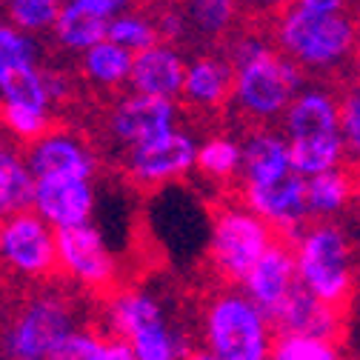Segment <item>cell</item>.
Listing matches in <instances>:
<instances>
[{"label":"cell","mask_w":360,"mask_h":360,"mask_svg":"<svg viewBox=\"0 0 360 360\" xmlns=\"http://www.w3.org/2000/svg\"><path fill=\"white\" fill-rule=\"evenodd\" d=\"M229 63L235 69L232 101L246 117L257 123L283 117L295 95L306 86L303 69L260 34L238 37Z\"/></svg>","instance_id":"cell-1"},{"label":"cell","mask_w":360,"mask_h":360,"mask_svg":"<svg viewBox=\"0 0 360 360\" xmlns=\"http://www.w3.org/2000/svg\"><path fill=\"white\" fill-rule=\"evenodd\" d=\"M106 335L123 340L134 360H184L192 352L189 335L177 329L160 295L126 286L106 295Z\"/></svg>","instance_id":"cell-2"},{"label":"cell","mask_w":360,"mask_h":360,"mask_svg":"<svg viewBox=\"0 0 360 360\" xmlns=\"http://www.w3.org/2000/svg\"><path fill=\"white\" fill-rule=\"evenodd\" d=\"M297 283L323 306L343 311L357 295L354 249L343 226L335 220H314L295 240Z\"/></svg>","instance_id":"cell-3"},{"label":"cell","mask_w":360,"mask_h":360,"mask_svg":"<svg viewBox=\"0 0 360 360\" xmlns=\"http://www.w3.org/2000/svg\"><path fill=\"white\" fill-rule=\"evenodd\" d=\"M357 18L349 12H314L306 6H289L275 20L278 52L295 60L300 69L326 75L354 58Z\"/></svg>","instance_id":"cell-4"},{"label":"cell","mask_w":360,"mask_h":360,"mask_svg":"<svg viewBox=\"0 0 360 360\" xmlns=\"http://www.w3.org/2000/svg\"><path fill=\"white\" fill-rule=\"evenodd\" d=\"M200 340L217 360H272V321L235 286L217 289L200 314Z\"/></svg>","instance_id":"cell-5"},{"label":"cell","mask_w":360,"mask_h":360,"mask_svg":"<svg viewBox=\"0 0 360 360\" xmlns=\"http://www.w3.org/2000/svg\"><path fill=\"white\" fill-rule=\"evenodd\" d=\"M77 329H83L77 297L63 289H40L12 314L4 354L6 360H55Z\"/></svg>","instance_id":"cell-6"},{"label":"cell","mask_w":360,"mask_h":360,"mask_svg":"<svg viewBox=\"0 0 360 360\" xmlns=\"http://www.w3.org/2000/svg\"><path fill=\"white\" fill-rule=\"evenodd\" d=\"M278 240L269 223H263L243 203H229L214 212L209 229V263L223 283H243L252 266Z\"/></svg>","instance_id":"cell-7"},{"label":"cell","mask_w":360,"mask_h":360,"mask_svg":"<svg viewBox=\"0 0 360 360\" xmlns=\"http://www.w3.org/2000/svg\"><path fill=\"white\" fill-rule=\"evenodd\" d=\"M0 263L23 281H49L58 272L55 229L32 209L0 220Z\"/></svg>","instance_id":"cell-8"},{"label":"cell","mask_w":360,"mask_h":360,"mask_svg":"<svg viewBox=\"0 0 360 360\" xmlns=\"http://www.w3.org/2000/svg\"><path fill=\"white\" fill-rule=\"evenodd\" d=\"M55 243H58V272L69 283L101 295L115 292L117 257L95 223L55 232Z\"/></svg>","instance_id":"cell-9"},{"label":"cell","mask_w":360,"mask_h":360,"mask_svg":"<svg viewBox=\"0 0 360 360\" xmlns=\"http://www.w3.org/2000/svg\"><path fill=\"white\" fill-rule=\"evenodd\" d=\"M240 198L243 206L269 223L281 240L292 243L306 229V180L295 172L263 186H240Z\"/></svg>","instance_id":"cell-10"},{"label":"cell","mask_w":360,"mask_h":360,"mask_svg":"<svg viewBox=\"0 0 360 360\" xmlns=\"http://www.w3.org/2000/svg\"><path fill=\"white\" fill-rule=\"evenodd\" d=\"M198 143L189 131L174 129L163 138L126 149V174L141 186H163L195 169Z\"/></svg>","instance_id":"cell-11"},{"label":"cell","mask_w":360,"mask_h":360,"mask_svg":"<svg viewBox=\"0 0 360 360\" xmlns=\"http://www.w3.org/2000/svg\"><path fill=\"white\" fill-rule=\"evenodd\" d=\"M32 212L43 217L55 232L75 229L92 223L95 214V189L92 180L80 177H37Z\"/></svg>","instance_id":"cell-12"},{"label":"cell","mask_w":360,"mask_h":360,"mask_svg":"<svg viewBox=\"0 0 360 360\" xmlns=\"http://www.w3.org/2000/svg\"><path fill=\"white\" fill-rule=\"evenodd\" d=\"M177 106L174 101L149 98V95H126L109 112V131L126 146H143L163 134L174 131L177 126Z\"/></svg>","instance_id":"cell-13"},{"label":"cell","mask_w":360,"mask_h":360,"mask_svg":"<svg viewBox=\"0 0 360 360\" xmlns=\"http://www.w3.org/2000/svg\"><path fill=\"white\" fill-rule=\"evenodd\" d=\"M297 266H295V252L289 240H275L266 249V255L252 266V272L243 278L238 286L269 321L275 318V311L289 300V295L297 289Z\"/></svg>","instance_id":"cell-14"},{"label":"cell","mask_w":360,"mask_h":360,"mask_svg":"<svg viewBox=\"0 0 360 360\" xmlns=\"http://www.w3.org/2000/svg\"><path fill=\"white\" fill-rule=\"evenodd\" d=\"M29 172L37 177H80L92 180L98 172V158L95 152L83 143V138L72 131H49L40 141L29 146L23 155Z\"/></svg>","instance_id":"cell-15"},{"label":"cell","mask_w":360,"mask_h":360,"mask_svg":"<svg viewBox=\"0 0 360 360\" xmlns=\"http://www.w3.org/2000/svg\"><path fill=\"white\" fill-rule=\"evenodd\" d=\"M186 58L169 43H155L131 58L129 89L134 95H149L163 101H177L184 95L186 80Z\"/></svg>","instance_id":"cell-16"},{"label":"cell","mask_w":360,"mask_h":360,"mask_svg":"<svg viewBox=\"0 0 360 360\" xmlns=\"http://www.w3.org/2000/svg\"><path fill=\"white\" fill-rule=\"evenodd\" d=\"M283 138H314L340 131V98L326 86H303L283 112Z\"/></svg>","instance_id":"cell-17"},{"label":"cell","mask_w":360,"mask_h":360,"mask_svg":"<svg viewBox=\"0 0 360 360\" xmlns=\"http://www.w3.org/2000/svg\"><path fill=\"white\" fill-rule=\"evenodd\" d=\"M272 329L278 335H309V338H340L343 318L340 311L323 306L321 300H314L303 286H297L289 300L275 311Z\"/></svg>","instance_id":"cell-18"},{"label":"cell","mask_w":360,"mask_h":360,"mask_svg":"<svg viewBox=\"0 0 360 360\" xmlns=\"http://www.w3.org/2000/svg\"><path fill=\"white\" fill-rule=\"evenodd\" d=\"M240 149H243L240 186H263L292 172L289 141L283 138V131L257 129L240 143Z\"/></svg>","instance_id":"cell-19"},{"label":"cell","mask_w":360,"mask_h":360,"mask_svg":"<svg viewBox=\"0 0 360 360\" xmlns=\"http://www.w3.org/2000/svg\"><path fill=\"white\" fill-rule=\"evenodd\" d=\"M232 80L235 69L226 58L200 55L186 63V80L180 98L198 109H217L232 98Z\"/></svg>","instance_id":"cell-20"},{"label":"cell","mask_w":360,"mask_h":360,"mask_svg":"<svg viewBox=\"0 0 360 360\" xmlns=\"http://www.w3.org/2000/svg\"><path fill=\"white\" fill-rule=\"evenodd\" d=\"M354 200V174L346 166L306 180V212L311 220H332Z\"/></svg>","instance_id":"cell-21"},{"label":"cell","mask_w":360,"mask_h":360,"mask_svg":"<svg viewBox=\"0 0 360 360\" xmlns=\"http://www.w3.org/2000/svg\"><path fill=\"white\" fill-rule=\"evenodd\" d=\"M106 26H109V18L92 12L89 6H83L80 0H66L52 32H55V40L66 52L83 55L106 40Z\"/></svg>","instance_id":"cell-22"},{"label":"cell","mask_w":360,"mask_h":360,"mask_svg":"<svg viewBox=\"0 0 360 360\" xmlns=\"http://www.w3.org/2000/svg\"><path fill=\"white\" fill-rule=\"evenodd\" d=\"M32 195L34 174L29 172L26 158L9 143H0V220L32 209Z\"/></svg>","instance_id":"cell-23"},{"label":"cell","mask_w":360,"mask_h":360,"mask_svg":"<svg viewBox=\"0 0 360 360\" xmlns=\"http://www.w3.org/2000/svg\"><path fill=\"white\" fill-rule=\"evenodd\" d=\"M289 160H292V172L300 174L303 180H309V177H314V174H323V172H329V169L343 166V160H346V146H343L340 131L289 141Z\"/></svg>","instance_id":"cell-24"},{"label":"cell","mask_w":360,"mask_h":360,"mask_svg":"<svg viewBox=\"0 0 360 360\" xmlns=\"http://www.w3.org/2000/svg\"><path fill=\"white\" fill-rule=\"evenodd\" d=\"M131 58H134L131 52L103 40L80 55V72L89 83H95L101 89H120L123 83H129Z\"/></svg>","instance_id":"cell-25"},{"label":"cell","mask_w":360,"mask_h":360,"mask_svg":"<svg viewBox=\"0 0 360 360\" xmlns=\"http://www.w3.org/2000/svg\"><path fill=\"white\" fill-rule=\"evenodd\" d=\"M0 103L18 106H43L49 109L46 92V72L37 69V63H15L0 72Z\"/></svg>","instance_id":"cell-26"},{"label":"cell","mask_w":360,"mask_h":360,"mask_svg":"<svg viewBox=\"0 0 360 360\" xmlns=\"http://www.w3.org/2000/svg\"><path fill=\"white\" fill-rule=\"evenodd\" d=\"M240 163H243V149L232 134H212L209 141L198 146L195 169L212 180H220V184L240 174Z\"/></svg>","instance_id":"cell-27"},{"label":"cell","mask_w":360,"mask_h":360,"mask_svg":"<svg viewBox=\"0 0 360 360\" xmlns=\"http://www.w3.org/2000/svg\"><path fill=\"white\" fill-rule=\"evenodd\" d=\"M106 40L131 55H138V52L155 46V43H160V34H158L155 18H149L143 12H123L117 18H109Z\"/></svg>","instance_id":"cell-28"},{"label":"cell","mask_w":360,"mask_h":360,"mask_svg":"<svg viewBox=\"0 0 360 360\" xmlns=\"http://www.w3.org/2000/svg\"><path fill=\"white\" fill-rule=\"evenodd\" d=\"M184 20L203 37H217L229 32L240 0H184Z\"/></svg>","instance_id":"cell-29"},{"label":"cell","mask_w":360,"mask_h":360,"mask_svg":"<svg viewBox=\"0 0 360 360\" xmlns=\"http://www.w3.org/2000/svg\"><path fill=\"white\" fill-rule=\"evenodd\" d=\"M6 20L23 34L49 32L58 23V15L63 9V0H4Z\"/></svg>","instance_id":"cell-30"},{"label":"cell","mask_w":360,"mask_h":360,"mask_svg":"<svg viewBox=\"0 0 360 360\" xmlns=\"http://www.w3.org/2000/svg\"><path fill=\"white\" fill-rule=\"evenodd\" d=\"M0 126H4L15 141L34 143L43 134L52 131V115L43 106H18V103H0Z\"/></svg>","instance_id":"cell-31"},{"label":"cell","mask_w":360,"mask_h":360,"mask_svg":"<svg viewBox=\"0 0 360 360\" xmlns=\"http://www.w3.org/2000/svg\"><path fill=\"white\" fill-rule=\"evenodd\" d=\"M272 360H343V349L332 338L275 335Z\"/></svg>","instance_id":"cell-32"},{"label":"cell","mask_w":360,"mask_h":360,"mask_svg":"<svg viewBox=\"0 0 360 360\" xmlns=\"http://www.w3.org/2000/svg\"><path fill=\"white\" fill-rule=\"evenodd\" d=\"M340 138L346 146V158L360 163V86H352L340 98Z\"/></svg>","instance_id":"cell-33"},{"label":"cell","mask_w":360,"mask_h":360,"mask_svg":"<svg viewBox=\"0 0 360 360\" xmlns=\"http://www.w3.org/2000/svg\"><path fill=\"white\" fill-rule=\"evenodd\" d=\"M34 58H37L34 37L18 32L9 23H0V72L15 63H34Z\"/></svg>","instance_id":"cell-34"},{"label":"cell","mask_w":360,"mask_h":360,"mask_svg":"<svg viewBox=\"0 0 360 360\" xmlns=\"http://www.w3.org/2000/svg\"><path fill=\"white\" fill-rule=\"evenodd\" d=\"M83 6H89L92 12L103 15V18H117L123 12H129V6L134 4V0H80Z\"/></svg>","instance_id":"cell-35"},{"label":"cell","mask_w":360,"mask_h":360,"mask_svg":"<svg viewBox=\"0 0 360 360\" xmlns=\"http://www.w3.org/2000/svg\"><path fill=\"white\" fill-rule=\"evenodd\" d=\"M297 6L314 9V12H349L352 0H297Z\"/></svg>","instance_id":"cell-36"},{"label":"cell","mask_w":360,"mask_h":360,"mask_svg":"<svg viewBox=\"0 0 360 360\" xmlns=\"http://www.w3.org/2000/svg\"><path fill=\"white\" fill-rule=\"evenodd\" d=\"M246 4L249 6H255L257 12H266V15H283L289 6H295L297 4V0H246Z\"/></svg>","instance_id":"cell-37"},{"label":"cell","mask_w":360,"mask_h":360,"mask_svg":"<svg viewBox=\"0 0 360 360\" xmlns=\"http://www.w3.org/2000/svg\"><path fill=\"white\" fill-rule=\"evenodd\" d=\"M184 360H217V357H212L206 349H192V352H189Z\"/></svg>","instance_id":"cell-38"},{"label":"cell","mask_w":360,"mask_h":360,"mask_svg":"<svg viewBox=\"0 0 360 360\" xmlns=\"http://www.w3.org/2000/svg\"><path fill=\"white\" fill-rule=\"evenodd\" d=\"M354 323H357V332H360V292L354 295Z\"/></svg>","instance_id":"cell-39"},{"label":"cell","mask_w":360,"mask_h":360,"mask_svg":"<svg viewBox=\"0 0 360 360\" xmlns=\"http://www.w3.org/2000/svg\"><path fill=\"white\" fill-rule=\"evenodd\" d=\"M354 203H357V212H360V177L354 180Z\"/></svg>","instance_id":"cell-40"},{"label":"cell","mask_w":360,"mask_h":360,"mask_svg":"<svg viewBox=\"0 0 360 360\" xmlns=\"http://www.w3.org/2000/svg\"><path fill=\"white\" fill-rule=\"evenodd\" d=\"M354 63H357V72H360V29H357V49H354Z\"/></svg>","instance_id":"cell-41"},{"label":"cell","mask_w":360,"mask_h":360,"mask_svg":"<svg viewBox=\"0 0 360 360\" xmlns=\"http://www.w3.org/2000/svg\"><path fill=\"white\" fill-rule=\"evenodd\" d=\"M158 4H163V6H174V4H180V0H158Z\"/></svg>","instance_id":"cell-42"},{"label":"cell","mask_w":360,"mask_h":360,"mask_svg":"<svg viewBox=\"0 0 360 360\" xmlns=\"http://www.w3.org/2000/svg\"><path fill=\"white\" fill-rule=\"evenodd\" d=\"M357 292H360V263H357Z\"/></svg>","instance_id":"cell-43"},{"label":"cell","mask_w":360,"mask_h":360,"mask_svg":"<svg viewBox=\"0 0 360 360\" xmlns=\"http://www.w3.org/2000/svg\"><path fill=\"white\" fill-rule=\"evenodd\" d=\"M0 360H6V354H4V349H0Z\"/></svg>","instance_id":"cell-44"},{"label":"cell","mask_w":360,"mask_h":360,"mask_svg":"<svg viewBox=\"0 0 360 360\" xmlns=\"http://www.w3.org/2000/svg\"><path fill=\"white\" fill-rule=\"evenodd\" d=\"M357 23H360V20H357Z\"/></svg>","instance_id":"cell-45"}]
</instances>
